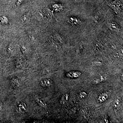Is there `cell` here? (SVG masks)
<instances>
[{
	"instance_id": "7a4b0ae2",
	"label": "cell",
	"mask_w": 123,
	"mask_h": 123,
	"mask_svg": "<svg viewBox=\"0 0 123 123\" xmlns=\"http://www.w3.org/2000/svg\"><path fill=\"white\" fill-rule=\"evenodd\" d=\"M82 74L79 71H71L66 74L68 77L70 78H77L81 76Z\"/></svg>"
},
{
	"instance_id": "ba28073f",
	"label": "cell",
	"mask_w": 123,
	"mask_h": 123,
	"mask_svg": "<svg viewBox=\"0 0 123 123\" xmlns=\"http://www.w3.org/2000/svg\"><path fill=\"white\" fill-rule=\"evenodd\" d=\"M23 1V0H18L17 2V3H16L17 5H20L21 4V3H22V2Z\"/></svg>"
},
{
	"instance_id": "5b68a950",
	"label": "cell",
	"mask_w": 123,
	"mask_h": 123,
	"mask_svg": "<svg viewBox=\"0 0 123 123\" xmlns=\"http://www.w3.org/2000/svg\"><path fill=\"white\" fill-rule=\"evenodd\" d=\"M110 28L111 30L116 31L118 30V25H117L116 23L114 22H111L110 25Z\"/></svg>"
},
{
	"instance_id": "8992f818",
	"label": "cell",
	"mask_w": 123,
	"mask_h": 123,
	"mask_svg": "<svg viewBox=\"0 0 123 123\" xmlns=\"http://www.w3.org/2000/svg\"><path fill=\"white\" fill-rule=\"evenodd\" d=\"M108 97V95L107 94L105 93L101 95V96H99L98 99L99 102L100 101L101 102H104L107 99Z\"/></svg>"
},
{
	"instance_id": "3957f363",
	"label": "cell",
	"mask_w": 123,
	"mask_h": 123,
	"mask_svg": "<svg viewBox=\"0 0 123 123\" xmlns=\"http://www.w3.org/2000/svg\"><path fill=\"white\" fill-rule=\"evenodd\" d=\"M69 22L74 26H77L80 24L81 21L77 18L70 17L68 18Z\"/></svg>"
},
{
	"instance_id": "6da1fadb",
	"label": "cell",
	"mask_w": 123,
	"mask_h": 123,
	"mask_svg": "<svg viewBox=\"0 0 123 123\" xmlns=\"http://www.w3.org/2000/svg\"><path fill=\"white\" fill-rule=\"evenodd\" d=\"M108 5L111 7L117 13L119 12L123 8V6L121 2L117 1V0L111 2L108 4Z\"/></svg>"
},
{
	"instance_id": "52a82bcc",
	"label": "cell",
	"mask_w": 123,
	"mask_h": 123,
	"mask_svg": "<svg viewBox=\"0 0 123 123\" xmlns=\"http://www.w3.org/2000/svg\"><path fill=\"white\" fill-rule=\"evenodd\" d=\"M54 36H55V38L58 40L59 42H63V40H62L63 39L62 38L61 36H60L57 33H55V34H54Z\"/></svg>"
},
{
	"instance_id": "30bf717a",
	"label": "cell",
	"mask_w": 123,
	"mask_h": 123,
	"mask_svg": "<svg viewBox=\"0 0 123 123\" xmlns=\"http://www.w3.org/2000/svg\"><path fill=\"white\" fill-rule=\"evenodd\" d=\"M112 0L115 1V0Z\"/></svg>"
},
{
	"instance_id": "277c9868",
	"label": "cell",
	"mask_w": 123,
	"mask_h": 123,
	"mask_svg": "<svg viewBox=\"0 0 123 123\" xmlns=\"http://www.w3.org/2000/svg\"><path fill=\"white\" fill-rule=\"evenodd\" d=\"M52 82L49 79H45L41 81L42 85L45 87H48L51 85Z\"/></svg>"
},
{
	"instance_id": "9c48e42d",
	"label": "cell",
	"mask_w": 123,
	"mask_h": 123,
	"mask_svg": "<svg viewBox=\"0 0 123 123\" xmlns=\"http://www.w3.org/2000/svg\"><path fill=\"white\" fill-rule=\"evenodd\" d=\"M79 0H75V1H79Z\"/></svg>"
}]
</instances>
